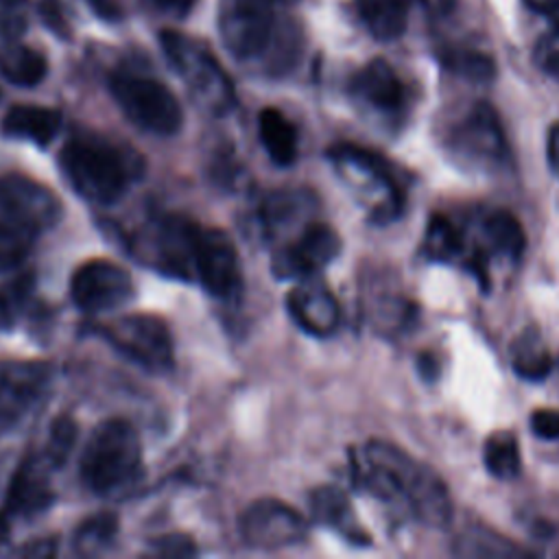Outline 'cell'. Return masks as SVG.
I'll use <instances>...</instances> for the list:
<instances>
[{"label": "cell", "instance_id": "cell-1", "mask_svg": "<svg viewBox=\"0 0 559 559\" xmlns=\"http://www.w3.org/2000/svg\"><path fill=\"white\" fill-rule=\"evenodd\" d=\"M59 166L70 188L98 205L122 199L144 173V162L135 151L96 133L72 135L59 153Z\"/></svg>", "mask_w": 559, "mask_h": 559}, {"label": "cell", "instance_id": "cell-2", "mask_svg": "<svg viewBox=\"0 0 559 559\" xmlns=\"http://www.w3.org/2000/svg\"><path fill=\"white\" fill-rule=\"evenodd\" d=\"M79 472L83 485L96 496H111L131 485L142 472V443L124 419H105L87 439Z\"/></svg>", "mask_w": 559, "mask_h": 559}, {"label": "cell", "instance_id": "cell-3", "mask_svg": "<svg viewBox=\"0 0 559 559\" xmlns=\"http://www.w3.org/2000/svg\"><path fill=\"white\" fill-rule=\"evenodd\" d=\"M365 461L386 469L402 496V502L413 511L417 520L428 526L443 528L452 520V500L448 487L437 472L411 459L404 450L386 441H369L365 448Z\"/></svg>", "mask_w": 559, "mask_h": 559}, {"label": "cell", "instance_id": "cell-4", "mask_svg": "<svg viewBox=\"0 0 559 559\" xmlns=\"http://www.w3.org/2000/svg\"><path fill=\"white\" fill-rule=\"evenodd\" d=\"M159 41L170 66L205 109L212 114H225L234 107L236 94L231 81L203 44L175 31H164Z\"/></svg>", "mask_w": 559, "mask_h": 559}, {"label": "cell", "instance_id": "cell-5", "mask_svg": "<svg viewBox=\"0 0 559 559\" xmlns=\"http://www.w3.org/2000/svg\"><path fill=\"white\" fill-rule=\"evenodd\" d=\"M109 90L120 111L138 129L162 138L175 135L181 129V105L162 81L133 72H116Z\"/></svg>", "mask_w": 559, "mask_h": 559}, {"label": "cell", "instance_id": "cell-6", "mask_svg": "<svg viewBox=\"0 0 559 559\" xmlns=\"http://www.w3.org/2000/svg\"><path fill=\"white\" fill-rule=\"evenodd\" d=\"M94 330L122 356L135 365L162 373L168 371L175 362L173 336L168 325L146 312L122 314L111 321L94 325Z\"/></svg>", "mask_w": 559, "mask_h": 559}, {"label": "cell", "instance_id": "cell-7", "mask_svg": "<svg viewBox=\"0 0 559 559\" xmlns=\"http://www.w3.org/2000/svg\"><path fill=\"white\" fill-rule=\"evenodd\" d=\"M192 277L216 299H234L242 288V269L236 245L216 227H194Z\"/></svg>", "mask_w": 559, "mask_h": 559}, {"label": "cell", "instance_id": "cell-8", "mask_svg": "<svg viewBox=\"0 0 559 559\" xmlns=\"http://www.w3.org/2000/svg\"><path fill=\"white\" fill-rule=\"evenodd\" d=\"M133 293L135 286L129 271L109 260H90L70 280L72 301L87 314L118 310L133 299Z\"/></svg>", "mask_w": 559, "mask_h": 559}, {"label": "cell", "instance_id": "cell-9", "mask_svg": "<svg viewBox=\"0 0 559 559\" xmlns=\"http://www.w3.org/2000/svg\"><path fill=\"white\" fill-rule=\"evenodd\" d=\"M238 531L247 546L277 550L299 544L306 537L308 524L290 504L275 498H260L242 511Z\"/></svg>", "mask_w": 559, "mask_h": 559}, {"label": "cell", "instance_id": "cell-10", "mask_svg": "<svg viewBox=\"0 0 559 559\" xmlns=\"http://www.w3.org/2000/svg\"><path fill=\"white\" fill-rule=\"evenodd\" d=\"M61 210V201L48 186L26 175L0 177V212L4 218L39 234L59 223Z\"/></svg>", "mask_w": 559, "mask_h": 559}, {"label": "cell", "instance_id": "cell-11", "mask_svg": "<svg viewBox=\"0 0 559 559\" xmlns=\"http://www.w3.org/2000/svg\"><path fill=\"white\" fill-rule=\"evenodd\" d=\"M275 31V7L253 0H225L221 11V35L238 59L260 57Z\"/></svg>", "mask_w": 559, "mask_h": 559}, {"label": "cell", "instance_id": "cell-12", "mask_svg": "<svg viewBox=\"0 0 559 559\" xmlns=\"http://www.w3.org/2000/svg\"><path fill=\"white\" fill-rule=\"evenodd\" d=\"M52 371L41 360L0 362V426L17 424L48 391Z\"/></svg>", "mask_w": 559, "mask_h": 559}, {"label": "cell", "instance_id": "cell-13", "mask_svg": "<svg viewBox=\"0 0 559 559\" xmlns=\"http://www.w3.org/2000/svg\"><path fill=\"white\" fill-rule=\"evenodd\" d=\"M341 251L338 234L325 223H308L299 236L273 258V273L282 280H304L328 266Z\"/></svg>", "mask_w": 559, "mask_h": 559}, {"label": "cell", "instance_id": "cell-14", "mask_svg": "<svg viewBox=\"0 0 559 559\" xmlns=\"http://www.w3.org/2000/svg\"><path fill=\"white\" fill-rule=\"evenodd\" d=\"M153 227V264L170 277L192 280V238L197 223L188 221L186 216H164Z\"/></svg>", "mask_w": 559, "mask_h": 559}, {"label": "cell", "instance_id": "cell-15", "mask_svg": "<svg viewBox=\"0 0 559 559\" xmlns=\"http://www.w3.org/2000/svg\"><path fill=\"white\" fill-rule=\"evenodd\" d=\"M286 308L293 321L314 336L332 334L341 321V310L332 290L312 277L299 280V284L286 295Z\"/></svg>", "mask_w": 559, "mask_h": 559}, {"label": "cell", "instance_id": "cell-16", "mask_svg": "<svg viewBox=\"0 0 559 559\" xmlns=\"http://www.w3.org/2000/svg\"><path fill=\"white\" fill-rule=\"evenodd\" d=\"M50 461L41 456H31L22 463L7 496V513L9 515H33L50 502Z\"/></svg>", "mask_w": 559, "mask_h": 559}, {"label": "cell", "instance_id": "cell-17", "mask_svg": "<svg viewBox=\"0 0 559 559\" xmlns=\"http://www.w3.org/2000/svg\"><path fill=\"white\" fill-rule=\"evenodd\" d=\"M456 138L459 146L465 153L476 155L478 159H502L507 151L500 120L493 107L487 103L474 105L469 116L463 120Z\"/></svg>", "mask_w": 559, "mask_h": 559}, {"label": "cell", "instance_id": "cell-18", "mask_svg": "<svg viewBox=\"0 0 559 559\" xmlns=\"http://www.w3.org/2000/svg\"><path fill=\"white\" fill-rule=\"evenodd\" d=\"M61 129V114L50 107L39 105H15L11 107L2 122L0 131L9 138H20L35 142L37 146H46L55 140Z\"/></svg>", "mask_w": 559, "mask_h": 559}, {"label": "cell", "instance_id": "cell-19", "mask_svg": "<svg viewBox=\"0 0 559 559\" xmlns=\"http://www.w3.org/2000/svg\"><path fill=\"white\" fill-rule=\"evenodd\" d=\"M354 92L376 109L393 111L402 105L404 85L395 70L384 59L369 61L354 76Z\"/></svg>", "mask_w": 559, "mask_h": 559}, {"label": "cell", "instance_id": "cell-20", "mask_svg": "<svg viewBox=\"0 0 559 559\" xmlns=\"http://www.w3.org/2000/svg\"><path fill=\"white\" fill-rule=\"evenodd\" d=\"M310 511L317 522L334 528L354 544H369V535L360 528L347 496L336 487H319L310 496Z\"/></svg>", "mask_w": 559, "mask_h": 559}, {"label": "cell", "instance_id": "cell-21", "mask_svg": "<svg viewBox=\"0 0 559 559\" xmlns=\"http://www.w3.org/2000/svg\"><path fill=\"white\" fill-rule=\"evenodd\" d=\"M258 135L277 166H290L297 157V129L295 124L273 107H266L258 116Z\"/></svg>", "mask_w": 559, "mask_h": 559}, {"label": "cell", "instance_id": "cell-22", "mask_svg": "<svg viewBox=\"0 0 559 559\" xmlns=\"http://www.w3.org/2000/svg\"><path fill=\"white\" fill-rule=\"evenodd\" d=\"M356 9L367 31L380 39H397L406 31L404 0H356Z\"/></svg>", "mask_w": 559, "mask_h": 559}, {"label": "cell", "instance_id": "cell-23", "mask_svg": "<svg viewBox=\"0 0 559 559\" xmlns=\"http://www.w3.org/2000/svg\"><path fill=\"white\" fill-rule=\"evenodd\" d=\"M48 63L41 52L28 46H9L0 50V74L20 87H33L46 76Z\"/></svg>", "mask_w": 559, "mask_h": 559}, {"label": "cell", "instance_id": "cell-24", "mask_svg": "<svg viewBox=\"0 0 559 559\" xmlns=\"http://www.w3.org/2000/svg\"><path fill=\"white\" fill-rule=\"evenodd\" d=\"M483 461L491 476L502 478V480L515 478L522 469L520 448H518L515 437L511 432H493L491 437H487L485 450H483Z\"/></svg>", "mask_w": 559, "mask_h": 559}, {"label": "cell", "instance_id": "cell-25", "mask_svg": "<svg viewBox=\"0 0 559 559\" xmlns=\"http://www.w3.org/2000/svg\"><path fill=\"white\" fill-rule=\"evenodd\" d=\"M485 236L496 251L507 258H520L526 247V234L522 223L511 212H493L485 221Z\"/></svg>", "mask_w": 559, "mask_h": 559}, {"label": "cell", "instance_id": "cell-26", "mask_svg": "<svg viewBox=\"0 0 559 559\" xmlns=\"http://www.w3.org/2000/svg\"><path fill=\"white\" fill-rule=\"evenodd\" d=\"M456 552L463 557H526L528 552L511 539L487 528H467L456 539Z\"/></svg>", "mask_w": 559, "mask_h": 559}, {"label": "cell", "instance_id": "cell-27", "mask_svg": "<svg viewBox=\"0 0 559 559\" xmlns=\"http://www.w3.org/2000/svg\"><path fill=\"white\" fill-rule=\"evenodd\" d=\"M35 231L9 221H0V271H11L20 266L33 251Z\"/></svg>", "mask_w": 559, "mask_h": 559}, {"label": "cell", "instance_id": "cell-28", "mask_svg": "<svg viewBox=\"0 0 559 559\" xmlns=\"http://www.w3.org/2000/svg\"><path fill=\"white\" fill-rule=\"evenodd\" d=\"M441 63L450 72H454L467 81L485 83L496 76L493 59L478 50H448L441 55Z\"/></svg>", "mask_w": 559, "mask_h": 559}, {"label": "cell", "instance_id": "cell-29", "mask_svg": "<svg viewBox=\"0 0 559 559\" xmlns=\"http://www.w3.org/2000/svg\"><path fill=\"white\" fill-rule=\"evenodd\" d=\"M308 210V194L282 190L271 194L262 205V218L264 225L271 229H277L282 225H290Z\"/></svg>", "mask_w": 559, "mask_h": 559}, {"label": "cell", "instance_id": "cell-30", "mask_svg": "<svg viewBox=\"0 0 559 559\" xmlns=\"http://www.w3.org/2000/svg\"><path fill=\"white\" fill-rule=\"evenodd\" d=\"M424 249L435 260H450L461 249V236L445 216H432L426 229Z\"/></svg>", "mask_w": 559, "mask_h": 559}, {"label": "cell", "instance_id": "cell-31", "mask_svg": "<svg viewBox=\"0 0 559 559\" xmlns=\"http://www.w3.org/2000/svg\"><path fill=\"white\" fill-rule=\"evenodd\" d=\"M513 369L526 380H542L550 373L552 360L542 345L522 341V345L513 349Z\"/></svg>", "mask_w": 559, "mask_h": 559}, {"label": "cell", "instance_id": "cell-32", "mask_svg": "<svg viewBox=\"0 0 559 559\" xmlns=\"http://www.w3.org/2000/svg\"><path fill=\"white\" fill-rule=\"evenodd\" d=\"M114 535H116V518L109 513H100L81 524L74 542L83 552H94L107 546L114 539Z\"/></svg>", "mask_w": 559, "mask_h": 559}, {"label": "cell", "instance_id": "cell-33", "mask_svg": "<svg viewBox=\"0 0 559 559\" xmlns=\"http://www.w3.org/2000/svg\"><path fill=\"white\" fill-rule=\"evenodd\" d=\"M74 435L76 428L68 417H59L50 430V439L46 443L44 456L50 461L52 467H59L66 463L72 445H74Z\"/></svg>", "mask_w": 559, "mask_h": 559}, {"label": "cell", "instance_id": "cell-34", "mask_svg": "<svg viewBox=\"0 0 559 559\" xmlns=\"http://www.w3.org/2000/svg\"><path fill=\"white\" fill-rule=\"evenodd\" d=\"M151 555L157 557H190L197 555V546L190 535L170 533L151 542Z\"/></svg>", "mask_w": 559, "mask_h": 559}, {"label": "cell", "instance_id": "cell-35", "mask_svg": "<svg viewBox=\"0 0 559 559\" xmlns=\"http://www.w3.org/2000/svg\"><path fill=\"white\" fill-rule=\"evenodd\" d=\"M531 430L539 439H559V411L555 408H537L531 415Z\"/></svg>", "mask_w": 559, "mask_h": 559}, {"label": "cell", "instance_id": "cell-36", "mask_svg": "<svg viewBox=\"0 0 559 559\" xmlns=\"http://www.w3.org/2000/svg\"><path fill=\"white\" fill-rule=\"evenodd\" d=\"M39 13H41V17L46 20V24L52 28V31H57L59 35H66L68 31H66V22H63V17H61V13L57 11V2L55 0H39Z\"/></svg>", "mask_w": 559, "mask_h": 559}, {"label": "cell", "instance_id": "cell-37", "mask_svg": "<svg viewBox=\"0 0 559 559\" xmlns=\"http://www.w3.org/2000/svg\"><path fill=\"white\" fill-rule=\"evenodd\" d=\"M85 2L92 7V11L98 17L107 22H118L122 17V7L118 0H85Z\"/></svg>", "mask_w": 559, "mask_h": 559}, {"label": "cell", "instance_id": "cell-38", "mask_svg": "<svg viewBox=\"0 0 559 559\" xmlns=\"http://www.w3.org/2000/svg\"><path fill=\"white\" fill-rule=\"evenodd\" d=\"M539 63H542V68H544L546 72H550V74L557 76V81H559V39L542 46Z\"/></svg>", "mask_w": 559, "mask_h": 559}, {"label": "cell", "instance_id": "cell-39", "mask_svg": "<svg viewBox=\"0 0 559 559\" xmlns=\"http://www.w3.org/2000/svg\"><path fill=\"white\" fill-rule=\"evenodd\" d=\"M546 159L550 170L559 177V122H555L546 138Z\"/></svg>", "mask_w": 559, "mask_h": 559}, {"label": "cell", "instance_id": "cell-40", "mask_svg": "<svg viewBox=\"0 0 559 559\" xmlns=\"http://www.w3.org/2000/svg\"><path fill=\"white\" fill-rule=\"evenodd\" d=\"M526 4L544 13L559 28V0H526Z\"/></svg>", "mask_w": 559, "mask_h": 559}, {"label": "cell", "instance_id": "cell-41", "mask_svg": "<svg viewBox=\"0 0 559 559\" xmlns=\"http://www.w3.org/2000/svg\"><path fill=\"white\" fill-rule=\"evenodd\" d=\"M13 325V297L9 290H0V330Z\"/></svg>", "mask_w": 559, "mask_h": 559}, {"label": "cell", "instance_id": "cell-42", "mask_svg": "<svg viewBox=\"0 0 559 559\" xmlns=\"http://www.w3.org/2000/svg\"><path fill=\"white\" fill-rule=\"evenodd\" d=\"M424 11L432 13V15H445L454 4L456 0H415Z\"/></svg>", "mask_w": 559, "mask_h": 559}, {"label": "cell", "instance_id": "cell-43", "mask_svg": "<svg viewBox=\"0 0 559 559\" xmlns=\"http://www.w3.org/2000/svg\"><path fill=\"white\" fill-rule=\"evenodd\" d=\"M417 365H419V371L424 373V378H428V380H432L435 376H437V360L430 356V354H421L419 358H417Z\"/></svg>", "mask_w": 559, "mask_h": 559}, {"label": "cell", "instance_id": "cell-44", "mask_svg": "<svg viewBox=\"0 0 559 559\" xmlns=\"http://www.w3.org/2000/svg\"><path fill=\"white\" fill-rule=\"evenodd\" d=\"M162 7L168 9H177V11H188L190 7H194L199 0H157Z\"/></svg>", "mask_w": 559, "mask_h": 559}, {"label": "cell", "instance_id": "cell-45", "mask_svg": "<svg viewBox=\"0 0 559 559\" xmlns=\"http://www.w3.org/2000/svg\"><path fill=\"white\" fill-rule=\"evenodd\" d=\"M253 2H262V4H269V7H284V4H293L295 0H253Z\"/></svg>", "mask_w": 559, "mask_h": 559}]
</instances>
